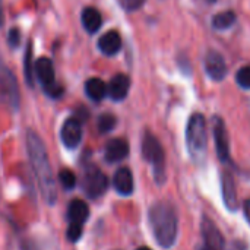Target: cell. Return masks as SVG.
<instances>
[{
    "instance_id": "cell-1",
    "label": "cell",
    "mask_w": 250,
    "mask_h": 250,
    "mask_svg": "<svg viewBox=\"0 0 250 250\" xmlns=\"http://www.w3.org/2000/svg\"><path fill=\"white\" fill-rule=\"evenodd\" d=\"M26 149H28V157H29L32 171L35 174V179L38 182L44 201L50 205H54L56 198H57L54 174L50 166L45 145L42 139L40 138V135L35 133L34 130H28L26 133Z\"/></svg>"
},
{
    "instance_id": "cell-2",
    "label": "cell",
    "mask_w": 250,
    "mask_h": 250,
    "mask_svg": "<svg viewBox=\"0 0 250 250\" xmlns=\"http://www.w3.org/2000/svg\"><path fill=\"white\" fill-rule=\"evenodd\" d=\"M148 218L157 243L164 249H170L179 236V218L174 207L164 201L157 202L149 208Z\"/></svg>"
},
{
    "instance_id": "cell-3",
    "label": "cell",
    "mask_w": 250,
    "mask_h": 250,
    "mask_svg": "<svg viewBox=\"0 0 250 250\" xmlns=\"http://www.w3.org/2000/svg\"><path fill=\"white\" fill-rule=\"evenodd\" d=\"M207 122L201 113H193L186 127V145L193 161L202 163L207 155Z\"/></svg>"
},
{
    "instance_id": "cell-4",
    "label": "cell",
    "mask_w": 250,
    "mask_h": 250,
    "mask_svg": "<svg viewBox=\"0 0 250 250\" xmlns=\"http://www.w3.org/2000/svg\"><path fill=\"white\" fill-rule=\"evenodd\" d=\"M142 155L152 166L155 182L163 185L166 182V154L160 141L149 132H145L142 139Z\"/></svg>"
},
{
    "instance_id": "cell-5",
    "label": "cell",
    "mask_w": 250,
    "mask_h": 250,
    "mask_svg": "<svg viewBox=\"0 0 250 250\" xmlns=\"http://www.w3.org/2000/svg\"><path fill=\"white\" fill-rule=\"evenodd\" d=\"M0 94L9 105L18 108L19 105V86L15 73L0 60Z\"/></svg>"
},
{
    "instance_id": "cell-6",
    "label": "cell",
    "mask_w": 250,
    "mask_h": 250,
    "mask_svg": "<svg viewBox=\"0 0 250 250\" xmlns=\"http://www.w3.org/2000/svg\"><path fill=\"white\" fill-rule=\"evenodd\" d=\"M108 188V180L105 174L97 168V167H89L85 171L83 177V189L89 198H100L105 193Z\"/></svg>"
},
{
    "instance_id": "cell-7",
    "label": "cell",
    "mask_w": 250,
    "mask_h": 250,
    "mask_svg": "<svg viewBox=\"0 0 250 250\" xmlns=\"http://www.w3.org/2000/svg\"><path fill=\"white\" fill-rule=\"evenodd\" d=\"M212 132H214V141H215V149L218 158L223 163L230 161V138L226 129V123L220 116H215L212 119Z\"/></svg>"
},
{
    "instance_id": "cell-8",
    "label": "cell",
    "mask_w": 250,
    "mask_h": 250,
    "mask_svg": "<svg viewBox=\"0 0 250 250\" xmlns=\"http://www.w3.org/2000/svg\"><path fill=\"white\" fill-rule=\"evenodd\" d=\"M204 67H205L207 75L215 82H221L227 76V72H229L227 63L223 54L215 50H209L207 53L205 60H204Z\"/></svg>"
},
{
    "instance_id": "cell-9",
    "label": "cell",
    "mask_w": 250,
    "mask_h": 250,
    "mask_svg": "<svg viewBox=\"0 0 250 250\" xmlns=\"http://www.w3.org/2000/svg\"><path fill=\"white\" fill-rule=\"evenodd\" d=\"M201 234H202V239H204V245L218 250H224V248H226V242H224V237H223L221 231L218 230L215 223L208 217L202 218Z\"/></svg>"
},
{
    "instance_id": "cell-10",
    "label": "cell",
    "mask_w": 250,
    "mask_h": 250,
    "mask_svg": "<svg viewBox=\"0 0 250 250\" xmlns=\"http://www.w3.org/2000/svg\"><path fill=\"white\" fill-rule=\"evenodd\" d=\"M60 138L64 146L67 148H76L81 144L82 139V125L78 117L67 119L60 130Z\"/></svg>"
},
{
    "instance_id": "cell-11",
    "label": "cell",
    "mask_w": 250,
    "mask_h": 250,
    "mask_svg": "<svg viewBox=\"0 0 250 250\" xmlns=\"http://www.w3.org/2000/svg\"><path fill=\"white\" fill-rule=\"evenodd\" d=\"M130 88V79L125 73H117L111 78L110 83L107 85V95L114 101H123Z\"/></svg>"
},
{
    "instance_id": "cell-12",
    "label": "cell",
    "mask_w": 250,
    "mask_h": 250,
    "mask_svg": "<svg viewBox=\"0 0 250 250\" xmlns=\"http://www.w3.org/2000/svg\"><path fill=\"white\" fill-rule=\"evenodd\" d=\"M221 189H223V199L230 211H236L239 201H237V189L234 183V177L230 171H224L221 176Z\"/></svg>"
},
{
    "instance_id": "cell-13",
    "label": "cell",
    "mask_w": 250,
    "mask_h": 250,
    "mask_svg": "<svg viewBox=\"0 0 250 250\" xmlns=\"http://www.w3.org/2000/svg\"><path fill=\"white\" fill-rule=\"evenodd\" d=\"M34 73H35L37 79L40 81V83L44 88H47V86H50V85H53L56 82L53 62L50 59H47V57L37 59V62L34 63Z\"/></svg>"
},
{
    "instance_id": "cell-14",
    "label": "cell",
    "mask_w": 250,
    "mask_h": 250,
    "mask_svg": "<svg viewBox=\"0 0 250 250\" xmlns=\"http://www.w3.org/2000/svg\"><path fill=\"white\" fill-rule=\"evenodd\" d=\"M129 155V144L122 139L116 138L107 142L105 145V160L108 163H119Z\"/></svg>"
},
{
    "instance_id": "cell-15",
    "label": "cell",
    "mask_w": 250,
    "mask_h": 250,
    "mask_svg": "<svg viewBox=\"0 0 250 250\" xmlns=\"http://www.w3.org/2000/svg\"><path fill=\"white\" fill-rule=\"evenodd\" d=\"M98 48L105 56H114L122 48V37L117 31H108L98 40Z\"/></svg>"
},
{
    "instance_id": "cell-16",
    "label": "cell",
    "mask_w": 250,
    "mask_h": 250,
    "mask_svg": "<svg viewBox=\"0 0 250 250\" xmlns=\"http://www.w3.org/2000/svg\"><path fill=\"white\" fill-rule=\"evenodd\" d=\"M113 185L114 189L120 193V195H132L133 192V176L132 171L127 167H122L114 173L113 177Z\"/></svg>"
},
{
    "instance_id": "cell-17",
    "label": "cell",
    "mask_w": 250,
    "mask_h": 250,
    "mask_svg": "<svg viewBox=\"0 0 250 250\" xmlns=\"http://www.w3.org/2000/svg\"><path fill=\"white\" fill-rule=\"evenodd\" d=\"M81 21H82L83 28L89 34L97 32L101 28V25H103V16H101V13L95 7H85L82 10Z\"/></svg>"
},
{
    "instance_id": "cell-18",
    "label": "cell",
    "mask_w": 250,
    "mask_h": 250,
    "mask_svg": "<svg viewBox=\"0 0 250 250\" xmlns=\"http://www.w3.org/2000/svg\"><path fill=\"white\" fill-rule=\"evenodd\" d=\"M67 217L70 220V223H76V224H83L88 217H89V208L88 205L81 201V199H73L69 204L67 208Z\"/></svg>"
},
{
    "instance_id": "cell-19",
    "label": "cell",
    "mask_w": 250,
    "mask_h": 250,
    "mask_svg": "<svg viewBox=\"0 0 250 250\" xmlns=\"http://www.w3.org/2000/svg\"><path fill=\"white\" fill-rule=\"evenodd\" d=\"M85 92L92 101H101L107 95V85L100 78H91L85 83Z\"/></svg>"
},
{
    "instance_id": "cell-20",
    "label": "cell",
    "mask_w": 250,
    "mask_h": 250,
    "mask_svg": "<svg viewBox=\"0 0 250 250\" xmlns=\"http://www.w3.org/2000/svg\"><path fill=\"white\" fill-rule=\"evenodd\" d=\"M237 21V16L233 10H224L212 16V28L218 31H224L231 28Z\"/></svg>"
},
{
    "instance_id": "cell-21",
    "label": "cell",
    "mask_w": 250,
    "mask_h": 250,
    "mask_svg": "<svg viewBox=\"0 0 250 250\" xmlns=\"http://www.w3.org/2000/svg\"><path fill=\"white\" fill-rule=\"evenodd\" d=\"M35 63V62H34ZM34 63H32V48H31V42L26 47V53H25V62H23V70H25V76H26V82L29 85H32L34 82Z\"/></svg>"
},
{
    "instance_id": "cell-22",
    "label": "cell",
    "mask_w": 250,
    "mask_h": 250,
    "mask_svg": "<svg viewBox=\"0 0 250 250\" xmlns=\"http://www.w3.org/2000/svg\"><path fill=\"white\" fill-rule=\"evenodd\" d=\"M116 123H117V120L113 114H101L98 119V129L101 133H107L114 129Z\"/></svg>"
},
{
    "instance_id": "cell-23",
    "label": "cell",
    "mask_w": 250,
    "mask_h": 250,
    "mask_svg": "<svg viewBox=\"0 0 250 250\" xmlns=\"http://www.w3.org/2000/svg\"><path fill=\"white\" fill-rule=\"evenodd\" d=\"M59 180H60L62 186H63L64 189H67V190L73 189L75 185H76V176H75V173L70 171V170H67V168L62 170V171L59 173Z\"/></svg>"
},
{
    "instance_id": "cell-24",
    "label": "cell",
    "mask_w": 250,
    "mask_h": 250,
    "mask_svg": "<svg viewBox=\"0 0 250 250\" xmlns=\"http://www.w3.org/2000/svg\"><path fill=\"white\" fill-rule=\"evenodd\" d=\"M236 82L240 88L250 89V66H243L236 73Z\"/></svg>"
},
{
    "instance_id": "cell-25",
    "label": "cell",
    "mask_w": 250,
    "mask_h": 250,
    "mask_svg": "<svg viewBox=\"0 0 250 250\" xmlns=\"http://www.w3.org/2000/svg\"><path fill=\"white\" fill-rule=\"evenodd\" d=\"M82 231H83V230H82V224L70 223L69 227H67V233H66L67 240L72 242V243L78 242V240L81 239V236H82Z\"/></svg>"
},
{
    "instance_id": "cell-26",
    "label": "cell",
    "mask_w": 250,
    "mask_h": 250,
    "mask_svg": "<svg viewBox=\"0 0 250 250\" xmlns=\"http://www.w3.org/2000/svg\"><path fill=\"white\" fill-rule=\"evenodd\" d=\"M144 3L145 0H120V4L126 12H135L139 7H142Z\"/></svg>"
},
{
    "instance_id": "cell-27",
    "label": "cell",
    "mask_w": 250,
    "mask_h": 250,
    "mask_svg": "<svg viewBox=\"0 0 250 250\" xmlns=\"http://www.w3.org/2000/svg\"><path fill=\"white\" fill-rule=\"evenodd\" d=\"M44 91H45V94H47L48 97H53V98H59V97L63 95V86L59 85L57 82H54L53 85L44 88Z\"/></svg>"
},
{
    "instance_id": "cell-28",
    "label": "cell",
    "mask_w": 250,
    "mask_h": 250,
    "mask_svg": "<svg viewBox=\"0 0 250 250\" xmlns=\"http://www.w3.org/2000/svg\"><path fill=\"white\" fill-rule=\"evenodd\" d=\"M7 41H9V45L13 47V48L19 45V42H21V32H19L18 28H12V29L9 31Z\"/></svg>"
},
{
    "instance_id": "cell-29",
    "label": "cell",
    "mask_w": 250,
    "mask_h": 250,
    "mask_svg": "<svg viewBox=\"0 0 250 250\" xmlns=\"http://www.w3.org/2000/svg\"><path fill=\"white\" fill-rule=\"evenodd\" d=\"M21 250H40V248H38L34 242L25 240V242L21 243Z\"/></svg>"
},
{
    "instance_id": "cell-30",
    "label": "cell",
    "mask_w": 250,
    "mask_h": 250,
    "mask_svg": "<svg viewBox=\"0 0 250 250\" xmlns=\"http://www.w3.org/2000/svg\"><path fill=\"white\" fill-rule=\"evenodd\" d=\"M243 214H245L248 223L250 224V199H246L245 204H243Z\"/></svg>"
},
{
    "instance_id": "cell-31",
    "label": "cell",
    "mask_w": 250,
    "mask_h": 250,
    "mask_svg": "<svg viewBox=\"0 0 250 250\" xmlns=\"http://www.w3.org/2000/svg\"><path fill=\"white\" fill-rule=\"evenodd\" d=\"M4 22V12H3V0H0V26Z\"/></svg>"
},
{
    "instance_id": "cell-32",
    "label": "cell",
    "mask_w": 250,
    "mask_h": 250,
    "mask_svg": "<svg viewBox=\"0 0 250 250\" xmlns=\"http://www.w3.org/2000/svg\"><path fill=\"white\" fill-rule=\"evenodd\" d=\"M196 1H199V3H204V4H214L217 0H196Z\"/></svg>"
},
{
    "instance_id": "cell-33",
    "label": "cell",
    "mask_w": 250,
    "mask_h": 250,
    "mask_svg": "<svg viewBox=\"0 0 250 250\" xmlns=\"http://www.w3.org/2000/svg\"><path fill=\"white\" fill-rule=\"evenodd\" d=\"M201 250H218V249H214V248H209V246H207V245H204Z\"/></svg>"
},
{
    "instance_id": "cell-34",
    "label": "cell",
    "mask_w": 250,
    "mask_h": 250,
    "mask_svg": "<svg viewBox=\"0 0 250 250\" xmlns=\"http://www.w3.org/2000/svg\"><path fill=\"white\" fill-rule=\"evenodd\" d=\"M138 250H151V249H149V248H139Z\"/></svg>"
}]
</instances>
